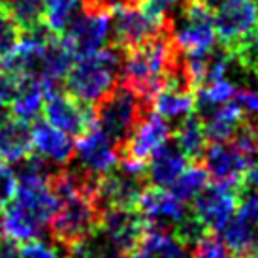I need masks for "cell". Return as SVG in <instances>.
<instances>
[{"label": "cell", "mask_w": 258, "mask_h": 258, "mask_svg": "<svg viewBox=\"0 0 258 258\" xmlns=\"http://www.w3.org/2000/svg\"><path fill=\"white\" fill-rule=\"evenodd\" d=\"M58 208L49 181H17L14 198L0 211L4 236L17 243L38 239Z\"/></svg>", "instance_id": "1"}, {"label": "cell", "mask_w": 258, "mask_h": 258, "mask_svg": "<svg viewBox=\"0 0 258 258\" xmlns=\"http://www.w3.org/2000/svg\"><path fill=\"white\" fill-rule=\"evenodd\" d=\"M175 49L177 43L173 40L172 19H168L153 38L122 53L121 81L153 104L155 94L164 85L166 68Z\"/></svg>", "instance_id": "2"}, {"label": "cell", "mask_w": 258, "mask_h": 258, "mask_svg": "<svg viewBox=\"0 0 258 258\" xmlns=\"http://www.w3.org/2000/svg\"><path fill=\"white\" fill-rule=\"evenodd\" d=\"M121 68L122 51L113 45L78 58L64 78L66 93L96 108L119 83Z\"/></svg>", "instance_id": "3"}, {"label": "cell", "mask_w": 258, "mask_h": 258, "mask_svg": "<svg viewBox=\"0 0 258 258\" xmlns=\"http://www.w3.org/2000/svg\"><path fill=\"white\" fill-rule=\"evenodd\" d=\"M149 111H153V104L144 100L136 91L119 79L113 91L98 104L96 124L113 140L119 151H122L140 121Z\"/></svg>", "instance_id": "4"}, {"label": "cell", "mask_w": 258, "mask_h": 258, "mask_svg": "<svg viewBox=\"0 0 258 258\" xmlns=\"http://www.w3.org/2000/svg\"><path fill=\"white\" fill-rule=\"evenodd\" d=\"M100 226V211L93 194L76 192L58 200V208L49 222L51 237L57 247L68 251L96 232Z\"/></svg>", "instance_id": "5"}, {"label": "cell", "mask_w": 258, "mask_h": 258, "mask_svg": "<svg viewBox=\"0 0 258 258\" xmlns=\"http://www.w3.org/2000/svg\"><path fill=\"white\" fill-rule=\"evenodd\" d=\"M42 115L45 122L62 130L70 138H81L96 124V108L66 93L49 91L43 100Z\"/></svg>", "instance_id": "6"}, {"label": "cell", "mask_w": 258, "mask_h": 258, "mask_svg": "<svg viewBox=\"0 0 258 258\" xmlns=\"http://www.w3.org/2000/svg\"><path fill=\"white\" fill-rule=\"evenodd\" d=\"M181 23L172 21L173 40L185 53L209 51L215 43L213 10L200 0H183Z\"/></svg>", "instance_id": "7"}, {"label": "cell", "mask_w": 258, "mask_h": 258, "mask_svg": "<svg viewBox=\"0 0 258 258\" xmlns=\"http://www.w3.org/2000/svg\"><path fill=\"white\" fill-rule=\"evenodd\" d=\"M109 30H111L109 14L83 10V14L76 15V19L66 27L60 36L74 58L78 60V58L89 57L104 49L109 38Z\"/></svg>", "instance_id": "8"}, {"label": "cell", "mask_w": 258, "mask_h": 258, "mask_svg": "<svg viewBox=\"0 0 258 258\" xmlns=\"http://www.w3.org/2000/svg\"><path fill=\"white\" fill-rule=\"evenodd\" d=\"M252 164V158L245 155L236 144L221 142V144H208L202 166L206 168L208 175L213 183L222 185L232 190H241V179L247 168Z\"/></svg>", "instance_id": "9"}, {"label": "cell", "mask_w": 258, "mask_h": 258, "mask_svg": "<svg viewBox=\"0 0 258 258\" xmlns=\"http://www.w3.org/2000/svg\"><path fill=\"white\" fill-rule=\"evenodd\" d=\"M74 155L78 168L93 177L109 173L121 160L119 147L98 124H94L89 132L78 138V144L74 145Z\"/></svg>", "instance_id": "10"}, {"label": "cell", "mask_w": 258, "mask_h": 258, "mask_svg": "<svg viewBox=\"0 0 258 258\" xmlns=\"http://www.w3.org/2000/svg\"><path fill=\"white\" fill-rule=\"evenodd\" d=\"M258 23L254 0H221L213 8V27L222 47H234Z\"/></svg>", "instance_id": "11"}, {"label": "cell", "mask_w": 258, "mask_h": 258, "mask_svg": "<svg viewBox=\"0 0 258 258\" xmlns=\"http://www.w3.org/2000/svg\"><path fill=\"white\" fill-rule=\"evenodd\" d=\"M237 190L222 185H206L190 202V213L208 232H219L237 208Z\"/></svg>", "instance_id": "12"}, {"label": "cell", "mask_w": 258, "mask_h": 258, "mask_svg": "<svg viewBox=\"0 0 258 258\" xmlns=\"http://www.w3.org/2000/svg\"><path fill=\"white\" fill-rule=\"evenodd\" d=\"M98 228L128 258L147 232V221L138 209H108L100 215Z\"/></svg>", "instance_id": "13"}, {"label": "cell", "mask_w": 258, "mask_h": 258, "mask_svg": "<svg viewBox=\"0 0 258 258\" xmlns=\"http://www.w3.org/2000/svg\"><path fill=\"white\" fill-rule=\"evenodd\" d=\"M168 21V19H166ZM164 21V23H166ZM164 23L153 21L138 6H124L113 12L111 17V42L119 51H128L145 42L162 29Z\"/></svg>", "instance_id": "14"}, {"label": "cell", "mask_w": 258, "mask_h": 258, "mask_svg": "<svg viewBox=\"0 0 258 258\" xmlns=\"http://www.w3.org/2000/svg\"><path fill=\"white\" fill-rule=\"evenodd\" d=\"M138 211L145 217L149 228H157L172 234L173 226L185 219L190 209L186 204L175 200L166 188L147 185L138 202Z\"/></svg>", "instance_id": "15"}, {"label": "cell", "mask_w": 258, "mask_h": 258, "mask_svg": "<svg viewBox=\"0 0 258 258\" xmlns=\"http://www.w3.org/2000/svg\"><path fill=\"white\" fill-rule=\"evenodd\" d=\"M172 138V128L162 115L149 111L136 126L126 145L121 151V158H130L147 164L151 155Z\"/></svg>", "instance_id": "16"}, {"label": "cell", "mask_w": 258, "mask_h": 258, "mask_svg": "<svg viewBox=\"0 0 258 258\" xmlns=\"http://www.w3.org/2000/svg\"><path fill=\"white\" fill-rule=\"evenodd\" d=\"M32 153V128L15 115H0V164H19Z\"/></svg>", "instance_id": "17"}, {"label": "cell", "mask_w": 258, "mask_h": 258, "mask_svg": "<svg viewBox=\"0 0 258 258\" xmlns=\"http://www.w3.org/2000/svg\"><path fill=\"white\" fill-rule=\"evenodd\" d=\"M186 164H190V162L186 160L185 155L175 145V142L170 138L147 160L145 177L151 183V186L170 188L173 181L179 177V173L186 168Z\"/></svg>", "instance_id": "18"}, {"label": "cell", "mask_w": 258, "mask_h": 258, "mask_svg": "<svg viewBox=\"0 0 258 258\" xmlns=\"http://www.w3.org/2000/svg\"><path fill=\"white\" fill-rule=\"evenodd\" d=\"M32 149H36L38 157L58 168L68 164L74 157L72 138L45 121L32 128Z\"/></svg>", "instance_id": "19"}, {"label": "cell", "mask_w": 258, "mask_h": 258, "mask_svg": "<svg viewBox=\"0 0 258 258\" xmlns=\"http://www.w3.org/2000/svg\"><path fill=\"white\" fill-rule=\"evenodd\" d=\"M200 121L209 144H221V142L232 140L234 132L243 121V111L237 106L236 100H230L217 106L211 113H208Z\"/></svg>", "instance_id": "20"}, {"label": "cell", "mask_w": 258, "mask_h": 258, "mask_svg": "<svg viewBox=\"0 0 258 258\" xmlns=\"http://www.w3.org/2000/svg\"><path fill=\"white\" fill-rule=\"evenodd\" d=\"M172 140L190 164H202V158L209 142L204 134L200 117L194 111L186 115L185 119L177 121V126L172 132Z\"/></svg>", "instance_id": "21"}, {"label": "cell", "mask_w": 258, "mask_h": 258, "mask_svg": "<svg viewBox=\"0 0 258 258\" xmlns=\"http://www.w3.org/2000/svg\"><path fill=\"white\" fill-rule=\"evenodd\" d=\"M49 93V89L43 85L40 79H25L19 81L17 85V93H15L14 100L10 104L12 115L25 122H30L38 119L42 115L43 100L45 94Z\"/></svg>", "instance_id": "22"}, {"label": "cell", "mask_w": 258, "mask_h": 258, "mask_svg": "<svg viewBox=\"0 0 258 258\" xmlns=\"http://www.w3.org/2000/svg\"><path fill=\"white\" fill-rule=\"evenodd\" d=\"M0 4L2 12L19 27L23 34L47 27L43 0H0Z\"/></svg>", "instance_id": "23"}, {"label": "cell", "mask_w": 258, "mask_h": 258, "mask_svg": "<svg viewBox=\"0 0 258 258\" xmlns=\"http://www.w3.org/2000/svg\"><path fill=\"white\" fill-rule=\"evenodd\" d=\"M219 232H221V239L224 241V245H226V249L230 251L232 256H251L252 241H254V228L245 221L243 217L232 215Z\"/></svg>", "instance_id": "24"}, {"label": "cell", "mask_w": 258, "mask_h": 258, "mask_svg": "<svg viewBox=\"0 0 258 258\" xmlns=\"http://www.w3.org/2000/svg\"><path fill=\"white\" fill-rule=\"evenodd\" d=\"M208 172L202 164H186V168L179 173V177L170 186V194L181 204H190L196 194L204 190L208 185Z\"/></svg>", "instance_id": "25"}, {"label": "cell", "mask_w": 258, "mask_h": 258, "mask_svg": "<svg viewBox=\"0 0 258 258\" xmlns=\"http://www.w3.org/2000/svg\"><path fill=\"white\" fill-rule=\"evenodd\" d=\"M153 109L164 119H185L194 111V94H181L160 89L153 98Z\"/></svg>", "instance_id": "26"}, {"label": "cell", "mask_w": 258, "mask_h": 258, "mask_svg": "<svg viewBox=\"0 0 258 258\" xmlns=\"http://www.w3.org/2000/svg\"><path fill=\"white\" fill-rule=\"evenodd\" d=\"M81 6L83 0H43L47 29L55 34H62L66 27L76 19Z\"/></svg>", "instance_id": "27"}, {"label": "cell", "mask_w": 258, "mask_h": 258, "mask_svg": "<svg viewBox=\"0 0 258 258\" xmlns=\"http://www.w3.org/2000/svg\"><path fill=\"white\" fill-rule=\"evenodd\" d=\"M228 53L247 72L258 76V23L234 47H230Z\"/></svg>", "instance_id": "28"}, {"label": "cell", "mask_w": 258, "mask_h": 258, "mask_svg": "<svg viewBox=\"0 0 258 258\" xmlns=\"http://www.w3.org/2000/svg\"><path fill=\"white\" fill-rule=\"evenodd\" d=\"M192 258H232L224 241L217 232H206L204 236L190 247Z\"/></svg>", "instance_id": "29"}, {"label": "cell", "mask_w": 258, "mask_h": 258, "mask_svg": "<svg viewBox=\"0 0 258 258\" xmlns=\"http://www.w3.org/2000/svg\"><path fill=\"white\" fill-rule=\"evenodd\" d=\"M23 32L4 12H0V57H6L10 51L17 47L21 42Z\"/></svg>", "instance_id": "30"}, {"label": "cell", "mask_w": 258, "mask_h": 258, "mask_svg": "<svg viewBox=\"0 0 258 258\" xmlns=\"http://www.w3.org/2000/svg\"><path fill=\"white\" fill-rule=\"evenodd\" d=\"M175 6H177V0H140L138 2V8L157 23H164L166 19H170V14Z\"/></svg>", "instance_id": "31"}, {"label": "cell", "mask_w": 258, "mask_h": 258, "mask_svg": "<svg viewBox=\"0 0 258 258\" xmlns=\"http://www.w3.org/2000/svg\"><path fill=\"white\" fill-rule=\"evenodd\" d=\"M19 258H60L57 245H47L40 239L23 241L19 247Z\"/></svg>", "instance_id": "32"}, {"label": "cell", "mask_w": 258, "mask_h": 258, "mask_svg": "<svg viewBox=\"0 0 258 258\" xmlns=\"http://www.w3.org/2000/svg\"><path fill=\"white\" fill-rule=\"evenodd\" d=\"M237 208H239L237 215L243 217L251 226H258V192L241 190L237 196Z\"/></svg>", "instance_id": "33"}, {"label": "cell", "mask_w": 258, "mask_h": 258, "mask_svg": "<svg viewBox=\"0 0 258 258\" xmlns=\"http://www.w3.org/2000/svg\"><path fill=\"white\" fill-rule=\"evenodd\" d=\"M15 190H17V177L15 172L10 170L8 166L0 164V211L6 206L8 202L14 198Z\"/></svg>", "instance_id": "34"}, {"label": "cell", "mask_w": 258, "mask_h": 258, "mask_svg": "<svg viewBox=\"0 0 258 258\" xmlns=\"http://www.w3.org/2000/svg\"><path fill=\"white\" fill-rule=\"evenodd\" d=\"M140 0H83V10H94V12H106L111 14L115 10L124 6H138Z\"/></svg>", "instance_id": "35"}, {"label": "cell", "mask_w": 258, "mask_h": 258, "mask_svg": "<svg viewBox=\"0 0 258 258\" xmlns=\"http://www.w3.org/2000/svg\"><path fill=\"white\" fill-rule=\"evenodd\" d=\"M17 85H19V81L0 68V108H6L12 104L15 93H17Z\"/></svg>", "instance_id": "36"}, {"label": "cell", "mask_w": 258, "mask_h": 258, "mask_svg": "<svg viewBox=\"0 0 258 258\" xmlns=\"http://www.w3.org/2000/svg\"><path fill=\"white\" fill-rule=\"evenodd\" d=\"M241 190H249V192H258V164H251L243 173L241 179ZM239 190V192H241Z\"/></svg>", "instance_id": "37"}, {"label": "cell", "mask_w": 258, "mask_h": 258, "mask_svg": "<svg viewBox=\"0 0 258 258\" xmlns=\"http://www.w3.org/2000/svg\"><path fill=\"white\" fill-rule=\"evenodd\" d=\"M0 258H19V247L17 241L10 239V237H0Z\"/></svg>", "instance_id": "38"}, {"label": "cell", "mask_w": 258, "mask_h": 258, "mask_svg": "<svg viewBox=\"0 0 258 258\" xmlns=\"http://www.w3.org/2000/svg\"><path fill=\"white\" fill-rule=\"evenodd\" d=\"M200 2H204V4H206V6H209V8H211V10H213V8H215L217 4H219V2H221V0H200Z\"/></svg>", "instance_id": "39"}, {"label": "cell", "mask_w": 258, "mask_h": 258, "mask_svg": "<svg viewBox=\"0 0 258 258\" xmlns=\"http://www.w3.org/2000/svg\"><path fill=\"white\" fill-rule=\"evenodd\" d=\"M4 236V232H2V219H0V237Z\"/></svg>", "instance_id": "40"}, {"label": "cell", "mask_w": 258, "mask_h": 258, "mask_svg": "<svg viewBox=\"0 0 258 258\" xmlns=\"http://www.w3.org/2000/svg\"><path fill=\"white\" fill-rule=\"evenodd\" d=\"M232 258H234V256H232ZM243 258H258V256H243Z\"/></svg>", "instance_id": "41"}, {"label": "cell", "mask_w": 258, "mask_h": 258, "mask_svg": "<svg viewBox=\"0 0 258 258\" xmlns=\"http://www.w3.org/2000/svg\"><path fill=\"white\" fill-rule=\"evenodd\" d=\"M254 2H256V14H258V0H254Z\"/></svg>", "instance_id": "42"}, {"label": "cell", "mask_w": 258, "mask_h": 258, "mask_svg": "<svg viewBox=\"0 0 258 258\" xmlns=\"http://www.w3.org/2000/svg\"><path fill=\"white\" fill-rule=\"evenodd\" d=\"M0 12H2V4H0Z\"/></svg>", "instance_id": "43"}]
</instances>
